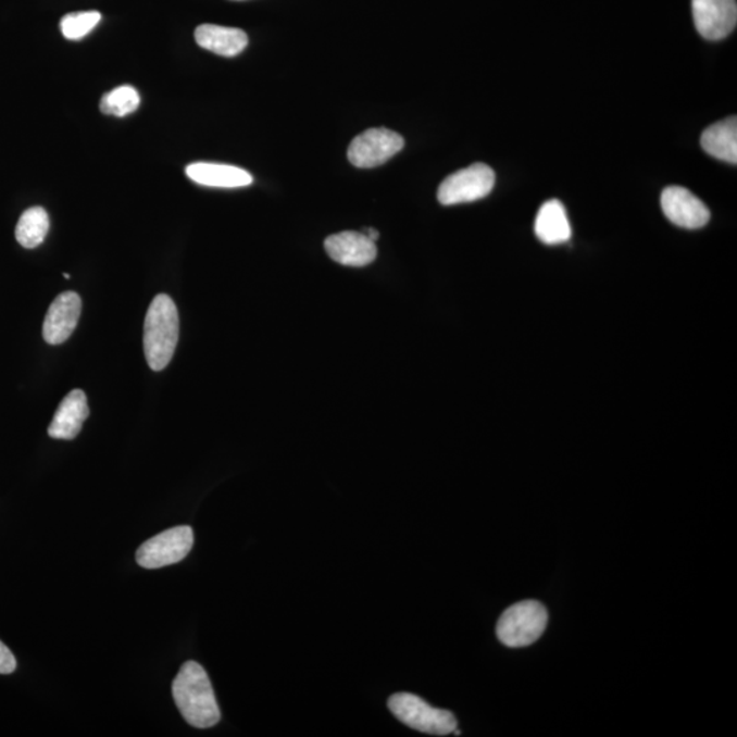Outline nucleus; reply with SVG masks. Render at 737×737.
<instances>
[{"label": "nucleus", "instance_id": "39448f33", "mask_svg": "<svg viewBox=\"0 0 737 737\" xmlns=\"http://www.w3.org/2000/svg\"><path fill=\"white\" fill-rule=\"evenodd\" d=\"M495 171L484 163H475L447 176L437 191L442 205L466 204L485 199L495 188Z\"/></svg>", "mask_w": 737, "mask_h": 737}, {"label": "nucleus", "instance_id": "f3484780", "mask_svg": "<svg viewBox=\"0 0 737 737\" xmlns=\"http://www.w3.org/2000/svg\"><path fill=\"white\" fill-rule=\"evenodd\" d=\"M50 232V216L45 208L34 207L23 213L15 227V238L25 249H35L45 242Z\"/></svg>", "mask_w": 737, "mask_h": 737}, {"label": "nucleus", "instance_id": "a211bd4d", "mask_svg": "<svg viewBox=\"0 0 737 737\" xmlns=\"http://www.w3.org/2000/svg\"><path fill=\"white\" fill-rule=\"evenodd\" d=\"M140 95L132 85L122 87L105 93L100 101V111L105 115L126 116L133 114L140 107Z\"/></svg>", "mask_w": 737, "mask_h": 737}, {"label": "nucleus", "instance_id": "f03ea898", "mask_svg": "<svg viewBox=\"0 0 737 737\" xmlns=\"http://www.w3.org/2000/svg\"><path fill=\"white\" fill-rule=\"evenodd\" d=\"M179 339V314L173 298L159 293L143 325V351L149 367L160 372L173 360Z\"/></svg>", "mask_w": 737, "mask_h": 737}, {"label": "nucleus", "instance_id": "6ab92c4d", "mask_svg": "<svg viewBox=\"0 0 737 737\" xmlns=\"http://www.w3.org/2000/svg\"><path fill=\"white\" fill-rule=\"evenodd\" d=\"M101 21L99 12L66 14L61 21V30L67 40H79L92 32Z\"/></svg>", "mask_w": 737, "mask_h": 737}, {"label": "nucleus", "instance_id": "aec40b11", "mask_svg": "<svg viewBox=\"0 0 737 737\" xmlns=\"http://www.w3.org/2000/svg\"><path fill=\"white\" fill-rule=\"evenodd\" d=\"M15 670H17V660L12 650L0 640V675H10Z\"/></svg>", "mask_w": 737, "mask_h": 737}, {"label": "nucleus", "instance_id": "9b49d317", "mask_svg": "<svg viewBox=\"0 0 737 737\" xmlns=\"http://www.w3.org/2000/svg\"><path fill=\"white\" fill-rule=\"evenodd\" d=\"M325 250L335 263L345 266H366L377 258V246L363 233L345 232L330 235L324 242Z\"/></svg>", "mask_w": 737, "mask_h": 737}, {"label": "nucleus", "instance_id": "2eb2a0df", "mask_svg": "<svg viewBox=\"0 0 737 737\" xmlns=\"http://www.w3.org/2000/svg\"><path fill=\"white\" fill-rule=\"evenodd\" d=\"M534 232L545 245H562L571 238V224L564 205L559 200H550L539 208Z\"/></svg>", "mask_w": 737, "mask_h": 737}, {"label": "nucleus", "instance_id": "dca6fc26", "mask_svg": "<svg viewBox=\"0 0 737 737\" xmlns=\"http://www.w3.org/2000/svg\"><path fill=\"white\" fill-rule=\"evenodd\" d=\"M702 148L713 158L723 160L729 164L737 163V120L730 116L728 120L714 123L703 132L701 138Z\"/></svg>", "mask_w": 737, "mask_h": 737}, {"label": "nucleus", "instance_id": "f257e3e1", "mask_svg": "<svg viewBox=\"0 0 737 737\" xmlns=\"http://www.w3.org/2000/svg\"><path fill=\"white\" fill-rule=\"evenodd\" d=\"M173 696L180 714L195 728H212L221 721L210 677L199 662L188 661L182 665L173 683Z\"/></svg>", "mask_w": 737, "mask_h": 737}, {"label": "nucleus", "instance_id": "f8f14e48", "mask_svg": "<svg viewBox=\"0 0 737 737\" xmlns=\"http://www.w3.org/2000/svg\"><path fill=\"white\" fill-rule=\"evenodd\" d=\"M89 416L87 395L82 389H73L66 395L48 426V435L57 440H73L83 429Z\"/></svg>", "mask_w": 737, "mask_h": 737}, {"label": "nucleus", "instance_id": "9d476101", "mask_svg": "<svg viewBox=\"0 0 737 737\" xmlns=\"http://www.w3.org/2000/svg\"><path fill=\"white\" fill-rule=\"evenodd\" d=\"M82 298L77 292L66 291L55 298L42 325V336L48 345H62L71 338L82 316Z\"/></svg>", "mask_w": 737, "mask_h": 737}, {"label": "nucleus", "instance_id": "0eeeda50", "mask_svg": "<svg viewBox=\"0 0 737 737\" xmlns=\"http://www.w3.org/2000/svg\"><path fill=\"white\" fill-rule=\"evenodd\" d=\"M403 147V137L398 133L376 127L363 132L351 141L347 158L358 168H375L387 163Z\"/></svg>", "mask_w": 737, "mask_h": 737}, {"label": "nucleus", "instance_id": "423d86ee", "mask_svg": "<svg viewBox=\"0 0 737 737\" xmlns=\"http://www.w3.org/2000/svg\"><path fill=\"white\" fill-rule=\"evenodd\" d=\"M193 544V528L189 526L170 528L141 545L136 554L137 563L148 570L167 567L188 557Z\"/></svg>", "mask_w": 737, "mask_h": 737}, {"label": "nucleus", "instance_id": "6e6552de", "mask_svg": "<svg viewBox=\"0 0 737 737\" xmlns=\"http://www.w3.org/2000/svg\"><path fill=\"white\" fill-rule=\"evenodd\" d=\"M692 17L704 39L723 40L736 28V0H692Z\"/></svg>", "mask_w": 737, "mask_h": 737}, {"label": "nucleus", "instance_id": "7ed1b4c3", "mask_svg": "<svg viewBox=\"0 0 737 737\" xmlns=\"http://www.w3.org/2000/svg\"><path fill=\"white\" fill-rule=\"evenodd\" d=\"M547 626V608L541 602L526 600L501 614L496 633L500 642L509 648H526L541 638Z\"/></svg>", "mask_w": 737, "mask_h": 737}, {"label": "nucleus", "instance_id": "20e7f679", "mask_svg": "<svg viewBox=\"0 0 737 737\" xmlns=\"http://www.w3.org/2000/svg\"><path fill=\"white\" fill-rule=\"evenodd\" d=\"M395 717L422 734L446 736L457 729L455 715L448 710L432 708L414 694H395L388 701Z\"/></svg>", "mask_w": 737, "mask_h": 737}, {"label": "nucleus", "instance_id": "412c9836", "mask_svg": "<svg viewBox=\"0 0 737 737\" xmlns=\"http://www.w3.org/2000/svg\"><path fill=\"white\" fill-rule=\"evenodd\" d=\"M363 234H365L367 238H371L373 242H376V240L380 238V234H378L375 228H365L363 229Z\"/></svg>", "mask_w": 737, "mask_h": 737}, {"label": "nucleus", "instance_id": "ddd939ff", "mask_svg": "<svg viewBox=\"0 0 737 737\" xmlns=\"http://www.w3.org/2000/svg\"><path fill=\"white\" fill-rule=\"evenodd\" d=\"M186 175L208 188L235 189L253 184V176L248 171L227 164L193 163L186 167Z\"/></svg>", "mask_w": 737, "mask_h": 737}, {"label": "nucleus", "instance_id": "1a4fd4ad", "mask_svg": "<svg viewBox=\"0 0 737 737\" xmlns=\"http://www.w3.org/2000/svg\"><path fill=\"white\" fill-rule=\"evenodd\" d=\"M661 207L664 215L677 227L698 229L710 221L709 208L680 186H671L662 191Z\"/></svg>", "mask_w": 737, "mask_h": 737}, {"label": "nucleus", "instance_id": "4468645a", "mask_svg": "<svg viewBox=\"0 0 737 737\" xmlns=\"http://www.w3.org/2000/svg\"><path fill=\"white\" fill-rule=\"evenodd\" d=\"M197 45L221 57L239 55L249 45V37L242 29L218 25H200L195 32Z\"/></svg>", "mask_w": 737, "mask_h": 737}]
</instances>
